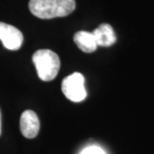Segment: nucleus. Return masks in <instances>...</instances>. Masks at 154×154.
Here are the masks:
<instances>
[{
    "label": "nucleus",
    "mask_w": 154,
    "mask_h": 154,
    "mask_svg": "<svg viewBox=\"0 0 154 154\" xmlns=\"http://www.w3.org/2000/svg\"><path fill=\"white\" fill-rule=\"evenodd\" d=\"M32 59L41 81L51 82L55 79L60 69V59L57 53L49 49L38 50Z\"/></svg>",
    "instance_id": "obj_2"
},
{
    "label": "nucleus",
    "mask_w": 154,
    "mask_h": 154,
    "mask_svg": "<svg viewBox=\"0 0 154 154\" xmlns=\"http://www.w3.org/2000/svg\"><path fill=\"white\" fill-rule=\"evenodd\" d=\"M1 124H2V119H1V111H0V134H1Z\"/></svg>",
    "instance_id": "obj_9"
},
{
    "label": "nucleus",
    "mask_w": 154,
    "mask_h": 154,
    "mask_svg": "<svg viewBox=\"0 0 154 154\" xmlns=\"http://www.w3.org/2000/svg\"><path fill=\"white\" fill-rule=\"evenodd\" d=\"M81 154H105V152L99 146H89L83 150Z\"/></svg>",
    "instance_id": "obj_8"
},
{
    "label": "nucleus",
    "mask_w": 154,
    "mask_h": 154,
    "mask_svg": "<svg viewBox=\"0 0 154 154\" xmlns=\"http://www.w3.org/2000/svg\"><path fill=\"white\" fill-rule=\"evenodd\" d=\"M62 91L67 99L73 102H82L87 97L85 78L81 73L75 72L63 80Z\"/></svg>",
    "instance_id": "obj_3"
},
{
    "label": "nucleus",
    "mask_w": 154,
    "mask_h": 154,
    "mask_svg": "<svg viewBox=\"0 0 154 154\" xmlns=\"http://www.w3.org/2000/svg\"><path fill=\"white\" fill-rule=\"evenodd\" d=\"M0 40L6 49L17 51L23 43V35L18 28L0 22Z\"/></svg>",
    "instance_id": "obj_4"
},
{
    "label": "nucleus",
    "mask_w": 154,
    "mask_h": 154,
    "mask_svg": "<svg viewBox=\"0 0 154 154\" xmlns=\"http://www.w3.org/2000/svg\"><path fill=\"white\" fill-rule=\"evenodd\" d=\"M29 11L40 19L63 17L71 14L75 9V0H30Z\"/></svg>",
    "instance_id": "obj_1"
},
{
    "label": "nucleus",
    "mask_w": 154,
    "mask_h": 154,
    "mask_svg": "<svg viewBox=\"0 0 154 154\" xmlns=\"http://www.w3.org/2000/svg\"><path fill=\"white\" fill-rule=\"evenodd\" d=\"M74 41L79 49L86 53H92L95 51L98 47L93 33L87 31H79L75 33Z\"/></svg>",
    "instance_id": "obj_7"
},
{
    "label": "nucleus",
    "mask_w": 154,
    "mask_h": 154,
    "mask_svg": "<svg viewBox=\"0 0 154 154\" xmlns=\"http://www.w3.org/2000/svg\"><path fill=\"white\" fill-rule=\"evenodd\" d=\"M98 46L108 47L116 41V36L113 28L108 23H102L93 32Z\"/></svg>",
    "instance_id": "obj_6"
},
{
    "label": "nucleus",
    "mask_w": 154,
    "mask_h": 154,
    "mask_svg": "<svg viewBox=\"0 0 154 154\" xmlns=\"http://www.w3.org/2000/svg\"><path fill=\"white\" fill-rule=\"evenodd\" d=\"M20 129L22 135L27 139H33L39 131V120L37 114L31 110L22 112L20 119Z\"/></svg>",
    "instance_id": "obj_5"
}]
</instances>
